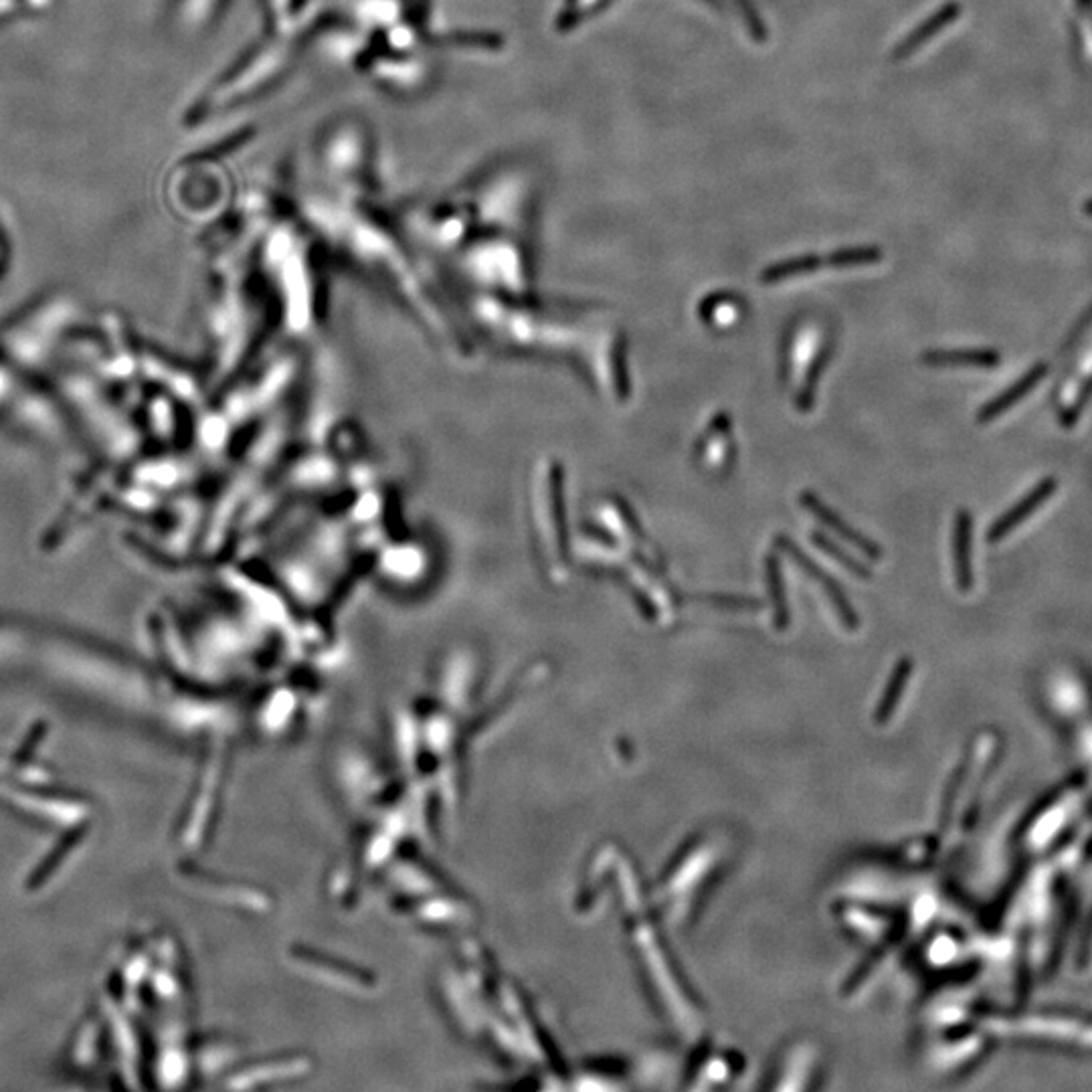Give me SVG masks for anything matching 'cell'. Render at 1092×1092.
Returning <instances> with one entry per match:
<instances>
[{
  "label": "cell",
  "instance_id": "cell-4",
  "mask_svg": "<svg viewBox=\"0 0 1092 1092\" xmlns=\"http://www.w3.org/2000/svg\"><path fill=\"white\" fill-rule=\"evenodd\" d=\"M800 500H802V504H804V508H808V512H812L819 522H823L825 526H829L833 532H837L844 540H848L850 544L858 546V549H860L868 559H872V561H880V559H882V549H880V546H878L874 540H870V538L864 536L862 532L854 530L846 520L839 518L829 507H825V504H823L814 492H808V490L802 492V498H800Z\"/></svg>",
  "mask_w": 1092,
  "mask_h": 1092
},
{
  "label": "cell",
  "instance_id": "cell-2",
  "mask_svg": "<svg viewBox=\"0 0 1092 1092\" xmlns=\"http://www.w3.org/2000/svg\"><path fill=\"white\" fill-rule=\"evenodd\" d=\"M775 544L779 546V549H781L785 555H789L797 565H800L814 581H818V583L823 586V591H825L827 597L831 599L835 611L839 613V617H842V621L846 623V627L856 629V627L860 625V623H858V615L854 613L852 603H850V599L846 597V593H844L842 586H839L825 571H821L810 557H806V553L800 549V546H797L793 540H789L787 536H783V534L777 536V538H775Z\"/></svg>",
  "mask_w": 1092,
  "mask_h": 1092
},
{
  "label": "cell",
  "instance_id": "cell-5",
  "mask_svg": "<svg viewBox=\"0 0 1092 1092\" xmlns=\"http://www.w3.org/2000/svg\"><path fill=\"white\" fill-rule=\"evenodd\" d=\"M974 518L968 510H959L953 528V565L957 575V586L963 593L974 589Z\"/></svg>",
  "mask_w": 1092,
  "mask_h": 1092
},
{
  "label": "cell",
  "instance_id": "cell-3",
  "mask_svg": "<svg viewBox=\"0 0 1092 1092\" xmlns=\"http://www.w3.org/2000/svg\"><path fill=\"white\" fill-rule=\"evenodd\" d=\"M1056 488H1058V482L1054 478H1048V480L1040 482L1036 488H1032L1026 498H1022L1001 518L995 520V524L991 526V530L987 534L989 542H999L1007 534H1012L1022 522H1026L1032 514H1036L1044 507V504L1056 494Z\"/></svg>",
  "mask_w": 1092,
  "mask_h": 1092
},
{
  "label": "cell",
  "instance_id": "cell-11",
  "mask_svg": "<svg viewBox=\"0 0 1092 1092\" xmlns=\"http://www.w3.org/2000/svg\"><path fill=\"white\" fill-rule=\"evenodd\" d=\"M611 370H613L615 393H617L619 401L625 403L629 399V395H632V381H629V372H627V347H625L623 336H619V339L613 345Z\"/></svg>",
  "mask_w": 1092,
  "mask_h": 1092
},
{
  "label": "cell",
  "instance_id": "cell-6",
  "mask_svg": "<svg viewBox=\"0 0 1092 1092\" xmlns=\"http://www.w3.org/2000/svg\"><path fill=\"white\" fill-rule=\"evenodd\" d=\"M1046 364H1036L1032 366L1022 379H1018L1010 389H1007L1005 393L997 395L993 401H989L985 407H981L979 411V422L981 424H989L993 422V419H997L999 415H1003L1007 409H1012L1016 403H1020L1034 387L1040 385V381L1044 379L1046 374Z\"/></svg>",
  "mask_w": 1092,
  "mask_h": 1092
},
{
  "label": "cell",
  "instance_id": "cell-14",
  "mask_svg": "<svg viewBox=\"0 0 1092 1092\" xmlns=\"http://www.w3.org/2000/svg\"><path fill=\"white\" fill-rule=\"evenodd\" d=\"M694 601H704L723 609H761L763 603L752 597H735V595H696Z\"/></svg>",
  "mask_w": 1092,
  "mask_h": 1092
},
{
  "label": "cell",
  "instance_id": "cell-13",
  "mask_svg": "<svg viewBox=\"0 0 1092 1092\" xmlns=\"http://www.w3.org/2000/svg\"><path fill=\"white\" fill-rule=\"evenodd\" d=\"M827 360H829V349L823 351V352L814 360V364H812V368H810V372H808L806 387L802 389L800 397H797V407H800L802 411H810V409L814 407V397H816L818 381H819V376H821V372H823Z\"/></svg>",
  "mask_w": 1092,
  "mask_h": 1092
},
{
  "label": "cell",
  "instance_id": "cell-9",
  "mask_svg": "<svg viewBox=\"0 0 1092 1092\" xmlns=\"http://www.w3.org/2000/svg\"><path fill=\"white\" fill-rule=\"evenodd\" d=\"M819 258L816 256H804V258H795V260H787V262H781V264H775V266H769L763 273H761V279L765 283H775V281H781V279H787L791 275H802V273H810V272H816L819 268Z\"/></svg>",
  "mask_w": 1092,
  "mask_h": 1092
},
{
  "label": "cell",
  "instance_id": "cell-12",
  "mask_svg": "<svg viewBox=\"0 0 1092 1092\" xmlns=\"http://www.w3.org/2000/svg\"><path fill=\"white\" fill-rule=\"evenodd\" d=\"M882 258L880 249L876 247H860V249H844V251H835V254H831L827 258V264L831 268H852V266H862V264H874Z\"/></svg>",
  "mask_w": 1092,
  "mask_h": 1092
},
{
  "label": "cell",
  "instance_id": "cell-7",
  "mask_svg": "<svg viewBox=\"0 0 1092 1092\" xmlns=\"http://www.w3.org/2000/svg\"><path fill=\"white\" fill-rule=\"evenodd\" d=\"M920 360L927 366L993 368L999 364V354L995 351H929Z\"/></svg>",
  "mask_w": 1092,
  "mask_h": 1092
},
{
  "label": "cell",
  "instance_id": "cell-1",
  "mask_svg": "<svg viewBox=\"0 0 1092 1092\" xmlns=\"http://www.w3.org/2000/svg\"><path fill=\"white\" fill-rule=\"evenodd\" d=\"M370 140L354 121L334 123L308 148L293 177L296 217L364 270L389 281L424 314H431L424 281L401 241L374 206Z\"/></svg>",
  "mask_w": 1092,
  "mask_h": 1092
},
{
  "label": "cell",
  "instance_id": "cell-8",
  "mask_svg": "<svg viewBox=\"0 0 1092 1092\" xmlns=\"http://www.w3.org/2000/svg\"><path fill=\"white\" fill-rule=\"evenodd\" d=\"M765 569H767L769 593H771V601H773V609H775V625H777V629H785L787 623H789V611H787V601H785V586H783L779 559L775 555H769L767 561H765Z\"/></svg>",
  "mask_w": 1092,
  "mask_h": 1092
},
{
  "label": "cell",
  "instance_id": "cell-10",
  "mask_svg": "<svg viewBox=\"0 0 1092 1092\" xmlns=\"http://www.w3.org/2000/svg\"><path fill=\"white\" fill-rule=\"evenodd\" d=\"M812 540H814V544L818 546L819 551H823V553H827L829 557H833L839 565H844L854 577L864 579V581H868V579L872 577V573H870V569H868L866 565H862V563H858L854 557H850V555L842 549V546H837L831 538L823 536L821 532H812Z\"/></svg>",
  "mask_w": 1092,
  "mask_h": 1092
}]
</instances>
